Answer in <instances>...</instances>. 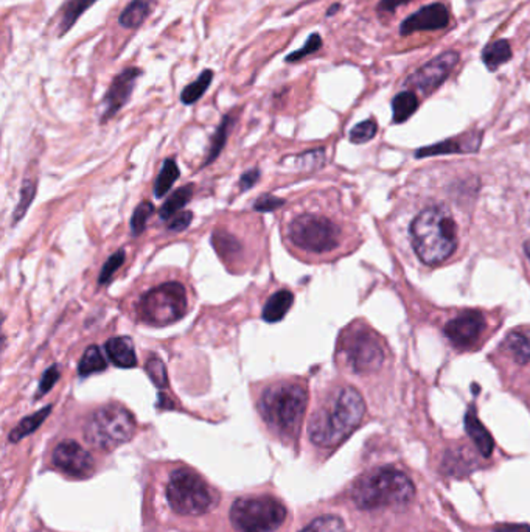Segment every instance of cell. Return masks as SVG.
<instances>
[{"mask_svg":"<svg viewBox=\"0 0 530 532\" xmlns=\"http://www.w3.org/2000/svg\"><path fill=\"white\" fill-rule=\"evenodd\" d=\"M300 532H345V525L336 515H324L312 521Z\"/></svg>","mask_w":530,"mask_h":532,"instance_id":"cell-32","label":"cell"},{"mask_svg":"<svg viewBox=\"0 0 530 532\" xmlns=\"http://www.w3.org/2000/svg\"><path fill=\"white\" fill-rule=\"evenodd\" d=\"M414 495L415 488L409 476L393 467L368 472L352 488V500L360 509L368 511L406 506Z\"/></svg>","mask_w":530,"mask_h":532,"instance_id":"cell-3","label":"cell"},{"mask_svg":"<svg viewBox=\"0 0 530 532\" xmlns=\"http://www.w3.org/2000/svg\"><path fill=\"white\" fill-rule=\"evenodd\" d=\"M287 237L299 250L324 254L335 250L341 231L331 219L320 215H300L288 225Z\"/></svg>","mask_w":530,"mask_h":532,"instance_id":"cell-9","label":"cell"},{"mask_svg":"<svg viewBox=\"0 0 530 532\" xmlns=\"http://www.w3.org/2000/svg\"><path fill=\"white\" fill-rule=\"evenodd\" d=\"M179 175H181V171H179L175 159H165L162 170L157 176L156 184H154V195L157 198H162L163 195L170 192V188L173 187V184L178 181Z\"/></svg>","mask_w":530,"mask_h":532,"instance_id":"cell-28","label":"cell"},{"mask_svg":"<svg viewBox=\"0 0 530 532\" xmlns=\"http://www.w3.org/2000/svg\"><path fill=\"white\" fill-rule=\"evenodd\" d=\"M366 403L355 388H339L312 414L310 439L319 447H336L361 424Z\"/></svg>","mask_w":530,"mask_h":532,"instance_id":"cell-1","label":"cell"},{"mask_svg":"<svg viewBox=\"0 0 530 532\" xmlns=\"http://www.w3.org/2000/svg\"><path fill=\"white\" fill-rule=\"evenodd\" d=\"M494 532H530V526L527 525H501L494 529Z\"/></svg>","mask_w":530,"mask_h":532,"instance_id":"cell-45","label":"cell"},{"mask_svg":"<svg viewBox=\"0 0 530 532\" xmlns=\"http://www.w3.org/2000/svg\"><path fill=\"white\" fill-rule=\"evenodd\" d=\"M484 329H486L484 314L476 310H468L465 314H459L447 322L445 335L451 339L453 345L470 347L479 339Z\"/></svg>","mask_w":530,"mask_h":532,"instance_id":"cell-14","label":"cell"},{"mask_svg":"<svg viewBox=\"0 0 530 532\" xmlns=\"http://www.w3.org/2000/svg\"><path fill=\"white\" fill-rule=\"evenodd\" d=\"M448 8L437 2L420 8L417 13L406 18L399 26V35L409 36L415 32H434V30H442L445 27H448Z\"/></svg>","mask_w":530,"mask_h":532,"instance_id":"cell-15","label":"cell"},{"mask_svg":"<svg viewBox=\"0 0 530 532\" xmlns=\"http://www.w3.org/2000/svg\"><path fill=\"white\" fill-rule=\"evenodd\" d=\"M294 295L289 290H281L269 298L263 308L262 318L266 322H279L293 307Z\"/></svg>","mask_w":530,"mask_h":532,"instance_id":"cell-19","label":"cell"},{"mask_svg":"<svg viewBox=\"0 0 530 532\" xmlns=\"http://www.w3.org/2000/svg\"><path fill=\"white\" fill-rule=\"evenodd\" d=\"M142 75V69L138 67H126L122 70L119 75L114 78L111 86L107 89V95H105V100H103V115H101V122L105 123L109 119H113L115 114L119 113L122 107H125L130 97H131L132 91H134V84L138 82V76Z\"/></svg>","mask_w":530,"mask_h":532,"instance_id":"cell-13","label":"cell"},{"mask_svg":"<svg viewBox=\"0 0 530 532\" xmlns=\"http://www.w3.org/2000/svg\"><path fill=\"white\" fill-rule=\"evenodd\" d=\"M511 58L510 43L507 39H498L486 45L482 52L484 64L490 70L498 69L499 66L507 63Z\"/></svg>","mask_w":530,"mask_h":532,"instance_id":"cell-22","label":"cell"},{"mask_svg":"<svg viewBox=\"0 0 530 532\" xmlns=\"http://www.w3.org/2000/svg\"><path fill=\"white\" fill-rule=\"evenodd\" d=\"M192 219H194V213H179V215H176V217H173V218L170 219L169 229L170 231L175 232L186 231L188 226L192 225Z\"/></svg>","mask_w":530,"mask_h":532,"instance_id":"cell-42","label":"cell"},{"mask_svg":"<svg viewBox=\"0 0 530 532\" xmlns=\"http://www.w3.org/2000/svg\"><path fill=\"white\" fill-rule=\"evenodd\" d=\"M145 370L151 378V382L156 385L157 388H167L169 386V376H167V368L163 364L162 360L157 357H151L146 364Z\"/></svg>","mask_w":530,"mask_h":532,"instance_id":"cell-33","label":"cell"},{"mask_svg":"<svg viewBox=\"0 0 530 532\" xmlns=\"http://www.w3.org/2000/svg\"><path fill=\"white\" fill-rule=\"evenodd\" d=\"M418 109L417 95L411 91H405L395 95L392 100L393 122L403 123Z\"/></svg>","mask_w":530,"mask_h":532,"instance_id":"cell-25","label":"cell"},{"mask_svg":"<svg viewBox=\"0 0 530 532\" xmlns=\"http://www.w3.org/2000/svg\"><path fill=\"white\" fill-rule=\"evenodd\" d=\"M465 428L471 441L479 449L480 455L486 457H492L493 447H494L492 434L486 432V426L482 425V422L478 419L474 408H470V411L465 416Z\"/></svg>","mask_w":530,"mask_h":532,"instance_id":"cell-18","label":"cell"},{"mask_svg":"<svg viewBox=\"0 0 530 532\" xmlns=\"http://www.w3.org/2000/svg\"><path fill=\"white\" fill-rule=\"evenodd\" d=\"M59 377H61V370H59L58 366H51L49 369L45 370L44 376H43L41 383H39L38 394H36V397H43V395L47 394V393L57 385Z\"/></svg>","mask_w":530,"mask_h":532,"instance_id":"cell-39","label":"cell"},{"mask_svg":"<svg viewBox=\"0 0 530 532\" xmlns=\"http://www.w3.org/2000/svg\"><path fill=\"white\" fill-rule=\"evenodd\" d=\"M51 407H45L38 411V413L28 416L24 420H20V425L14 428L13 432L10 433V441L12 442H18L20 439L26 438L28 434H32L33 432H36L39 426L43 425V422L47 419V416L51 414Z\"/></svg>","mask_w":530,"mask_h":532,"instance_id":"cell-27","label":"cell"},{"mask_svg":"<svg viewBox=\"0 0 530 532\" xmlns=\"http://www.w3.org/2000/svg\"><path fill=\"white\" fill-rule=\"evenodd\" d=\"M479 145L480 134H468L465 138L455 139V140H445L442 144L422 148V150L417 151V156H436V155H447V153H465V151L478 150Z\"/></svg>","mask_w":530,"mask_h":532,"instance_id":"cell-17","label":"cell"},{"mask_svg":"<svg viewBox=\"0 0 530 532\" xmlns=\"http://www.w3.org/2000/svg\"><path fill=\"white\" fill-rule=\"evenodd\" d=\"M320 47H322V38H320V35H319V33H312V35H310V38L306 39L304 47L299 49V51L289 53V55L285 58V61H287V63H297V61H302V60L308 57V55L316 53Z\"/></svg>","mask_w":530,"mask_h":532,"instance_id":"cell-37","label":"cell"},{"mask_svg":"<svg viewBox=\"0 0 530 532\" xmlns=\"http://www.w3.org/2000/svg\"><path fill=\"white\" fill-rule=\"evenodd\" d=\"M97 0H67L61 8V20H59V36L72 30L76 20L82 18L84 12L94 5Z\"/></svg>","mask_w":530,"mask_h":532,"instance_id":"cell-21","label":"cell"},{"mask_svg":"<svg viewBox=\"0 0 530 532\" xmlns=\"http://www.w3.org/2000/svg\"><path fill=\"white\" fill-rule=\"evenodd\" d=\"M339 8H341V5H339V4H336V5H333V7H331L330 10H328V13H327V16H333V14L336 13V10H339Z\"/></svg>","mask_w":530,"mask_h":532,"instance_id":"cell-46","label":"cell"},{"mask_svg":"<svg viewBox=\"0 0 530 532\" xmlns=\"http://www.w3.org/2000/svg\"><path fill=\"white\" fill-rule=\"evenodd\" d=\"M136 433V420L126 408L107 405L92 414L86 424L89 444L100 450H114L125 444Z\"/></svg>","mask_w":530,"mask_h":532,"instance_id":"cell-6","label":"cell"},{"mask_svg":"<svg viewBox=\"0 0 530 532\" xmlns=\"http://www.w3.org/2000/svg\"><path fill=\"white\" fill-rule=\"evenodd\" d=\"M409 234L414 250L426 265L445 262L457 246L455 219L443 207H428L418 213Z\"/></svg>","mask_w":530,"mask_h":532,"instance_id":"cell-2","label":"cell"},{"mask_svg":"<svg viewBox=\"0 0 530 532\" xmlns=\"http://www.w3.org/2000/svg\"><path fill=\"white\" fill-rule=\"evenodd\" d=\"M213 70H204L194 83H190L187 88L181 92V101L184 105H194L196 101L202 99V95L206 94L207 89L212 84Z\"/></svg>","mask_w":530,"mask_h":532,"instance_id":"cell-26","label":"cell"},{"mask_svg":"<svg viewBox=\"0 0 530 532\" xmlns=\"http://www.w3.org/2000/svg\"><path fill=\"white\" fill-rule=\"evenodd\" d=\"M285 201L281 198H277L274 195H263L262 198L256 201V210L258 212H271L279 207L283 206Z\"/></svg>","mask_w":530,"mask_h":532,"instance_id":"cell-40","label":"cell"},{"mask_svg":"<svg viewBox=\"0 0 530 532\" xmlns=\"http://www.w3.org/2000/svg\"><path fill=\"white\" fill-rule=\"evenodd\" d=\"M167 500L181 515H202L218 503V494L194 470L181 469L170 478Z\"/></svg>","mask_w":530,"mask_h":532,"instance_id":"cell-5","label":"cell"},{"mask_svg":"<svg viewBox=\"0 0 530 532\" xmlns=\"http://www.w3.org/2000/svg\"><path fill=\"white\" fill-rule=\"evenodd\" d=\"M192 198H194V186H192V184L178 188V190L173 192V195L170 196L169 200L163 202L162 207H161V218H173V217H176V213L181 210L182 207L187 206Z\"/></svg>","mask_w":530,"mask_h":532,"instance_id":"cell-24","label":"cell"},{"mask_svg":"<svg viewBox=\"0 0 530 532\" xmlns=\"http://www.w3.org/2000/svg\"><path fill=\"white\" fill-rule=\"evenodd\" d=\"M107 353L109 360L117 368L132 369L134 366H138L136 349H134L131 338H128V337H117V338L109 339L107 343Z\"/></svg>","mask_w":530,"mask_h":532,"instance_id":"cell-16","label":"cell"},{"mask_svg":"<svg viewBox=\"0 0 530 532\" xmlns=\"http://www.w3.org/2000/svg\"><path fill=\"white\" fill-rule=\"evenodd\" d=\"M153 212H154V206L151 202H148V201H144L142 204H138V209L132 213V235H140L145 231L148 218L153 215Z\"/></svg>","mask_w":530,"mask_h":532,"instance_id":"cell-35","label":"cell"},{"mask_svg":"<svg viewBox=\"0 0 530 532\" xmlns=\"http://www.w3.org/2000/svg\"><path fill=\"white\" fill-rule=\"evenodd\" d=\"M35 195H36V184L33 181H24L22 188H20V204H18L13 213V223H18V221L26 217L27 210H28L30 204H32Z\"/></svg>","mask_w":530,"mask_h":532,"instance_id":"cell-34","label":"cell"},{"mask_svg":"<svg viewBox=\"0 0 530 532\" xmlns=\"http://www.w3.org/2000/svg\"><path fill=\"white\" fill-rule=\"evenodd\" d=\"M306 389L293 382L275 383L263 393L258 408L273 432L283 438H293L299 432L305 414Z\"/></svg>","mask_w":530,"mask_h":532,"instance_id":"cell-4","label":"cell"},{"mask_svg":"<svg viewBox=\"0 0 530 532\" xmlns=\"http://www.w3.org/2000/svg\"><path fill=\"white\" fill-rule=\"evenodd\" d=\"M376 131H378V126H376L374 120H364L361 123H358V125L352 128L350 140L353 144H366L376 136Z\"/></svg>","mask_w":530,"mask_h":532,"instance_id":"cell-36","label":"cell"},{"mask_svg":"<svg viewBox=\"0 0 530 532\" xmlns=\"http://www.w3.org/2000/svg\"><path fill=\"white\" fill-rule=\"evenodd\" d=\"M260 179V170H249V171H246L243 176H241V179H240V190L244 192V190H249V188L254 187L257 182Z\"/></svg>","mask_w":530,"mask_h":532,"instance_id":"cell-43","label":"cell"},{"mask_svg":"<svg viewBox=\"0 0 530 532\" xmlns=\"http://www.w3.org/2000/svg\"><path fill=\"white\" fill-rule=\"evenodd\" d=\"M105 369H107V360L103 357L100 349L97 345L88 347L80 360V366H78L80 376L89 377Z\"/></svg>","mask_w":530,"mask_h":532,"instance_id":"cell-29","label":"cell"},{"mask_svg":"<svg viewBox=\"0 0 530 532\" xmlns=\"http://www.w3.org/2000/svg\"><path fill=\"white\" fill-rule=\"evenodd\" d=\"M524 250H526V254H527V257H529L530 260V242L529 243L526 244V248H524Z\"/></svg>","mask_w":530,"mask_h":532,"instance_id":"cell-47","label":"cell"},{"mask_svg":"<svg viewBox=\"0 0 530 532\" xmlns=\"http://www.w3.org/2000/svg\"><path fill=\"white\" fill-rule=\"evenodd\" d=\"M505 349L510 352L518 363L530 361V332L513 330L505 338Z\"/></svg>","mask_w":530,"mask_h":532,"instance_id":"cell-23","label":"cell"},{"mask_svg":"<svg viewBox=\"0 0 530 532\" xmlns=\"http://www.w3.org/2000/svg\"><path fill=\"white\" fill-rule=\"evenodd\" d=\"M126 258V252L123 250H117L115 254L107 258V262L105 263L103 270H101L100 276H99V283L100 285H107L111 282L114 274L120 270V266L123 265Z\"/></svg>","mask_w":530,"mask_h":532,"instance_id":"cell-38","label":"cell"},{"mask_svg":"<svg viewBox=\"0 0 530 532\" xmlns=\"http://www.w3.org/2000/svg\"><path fill=\"white\" fill-rule=\"evenodd\" d=\"M154 8V0H131L120 13L119 24L125 28H138Z\"/></svg>","mask_w":530,"mask_h":532,"instance_id":"cell-20","label":"cell"},{"mask_svg":"<svg viewBox=\"0 0 530 532\" xmlns=\"http://www.w3.org/2000/svg\"><path fill=\"white\" fill-rule=\"evenodd\" d=\"M345 361L356 374L380 369L384 361V351L380 339L368 329H352L341 343Z\"/></svg>","mask_w":530,"mask_h":532,"instance_id":"cell-10","label":"cell"},{"mask_svg":"<svg viewBox=\"0 0 530 532\" xmlns=\"http://www.w3.org/2000/svg\"><path fill=\"white\" fill-rule=\"evenodd\" d=\"M57 469L72 478H86L94 472V457L75 441H64L53 451Z\"/></svg>","mask_w":530,"mask_h":532,"instance_id":"cell-12","label":"cell"},{"mask_svg":"<svg viewBox=\"0 0 530 532\" xmlns=\"http://www.w3.org/2000/svg\"><path fill=\"white\" fill-rule=\"evenodd\" d=\"M412 0H381L378 4V13H393L397 8L409 4Z\"/></svg>","mask_w":530,"mask_h":532,"instance_id":"cell-44","label":"cell"},{"mask_svg":"<svg viewBox=\"0 0 530 532\" xmlns=\"http://www.w3.org/2000/svg\"><path fill=\"white\" fill-rule=\"evenodd\" d=\"M232 125H233V117L232 115H225V119L221 120L217 131L213 134L212 142H210V150L207 155V163H213L217 157L219 156V153L225 148L227 138H229V132H231Z\"/></svg>","mask_w":530,"mask_h":532,"instance_id":"cell-30","label":"cell"},{"mask_svg":"<svg viewBox=\"0 0 530 532\" xmlns=\"http://www.w3.org/2000/svg\"><path fill=\"white\" fill-rule=\"evenodd\" d=\"M187 312V293L181 283H163L138 302L140 320L154 327L170 326Z\"/></svg>","mask_w":530,"mask_h":532,"instance_id":"cell-8","label":"cell"},{"mask_svg":"<svg viewBox=\"0 0 530 532\" xmlns=\"http://www.w3.org/2000/svg\"><path fill=\"white\" fill-rule=\"evenodd\" d=\"M213 246L219 256L225 260H229L241 252V246L238 243L237 238L232 237L231 234H227V232H215Z\"/></svg>","mask_w":530,"mask_h":532,"instance_id":"cell-31","label":"cell"},{"mask_svg":"<svg viewBox=\"0 0 530 532\" xmlns=\"http://www.w3.org/2000/svg\"><path fill=\"white\" fill-rule=\"evenodd\" d=\"M459 61H461V55L457 52H443L442 55L431 60L430 63L424 64L415 74H412L411 78L407 80V84L422 91L424 94H431L448 80V76L455 69Z\"/></svg>","mask_w":530,"mask_h":532,"instance_id":"cell-11","label":"cell"},{"mask_svg":"<svg viewBox=\"0 0 530 532\" xmlns=\"http://www.w3.org/2000/svg\"><path fill=\"white\" fill-rule=\"evenodd\" d=\"M324 150H312L304 153L302 156L297 157V161H302L304 169H318L319 165L324 161Z\"/></svg>","mask_w":530,"mask_h":532,"instance_id":"cell-41","label":"cell"},{"mask_svg":"<svg viewBox=\"0 0 530 532\" xmlns=\"http://www.w3.org/2000/svg\"><path fill=\"white\" fill-rule=\"evenodd\" d=\"M287 517V509L273 496H244L232 504V525L238 532H274Z\"/></svg>","mask_w":530,"mask_h":532,"instance_id":"cell-7","label":"cell"}]
</instances>
